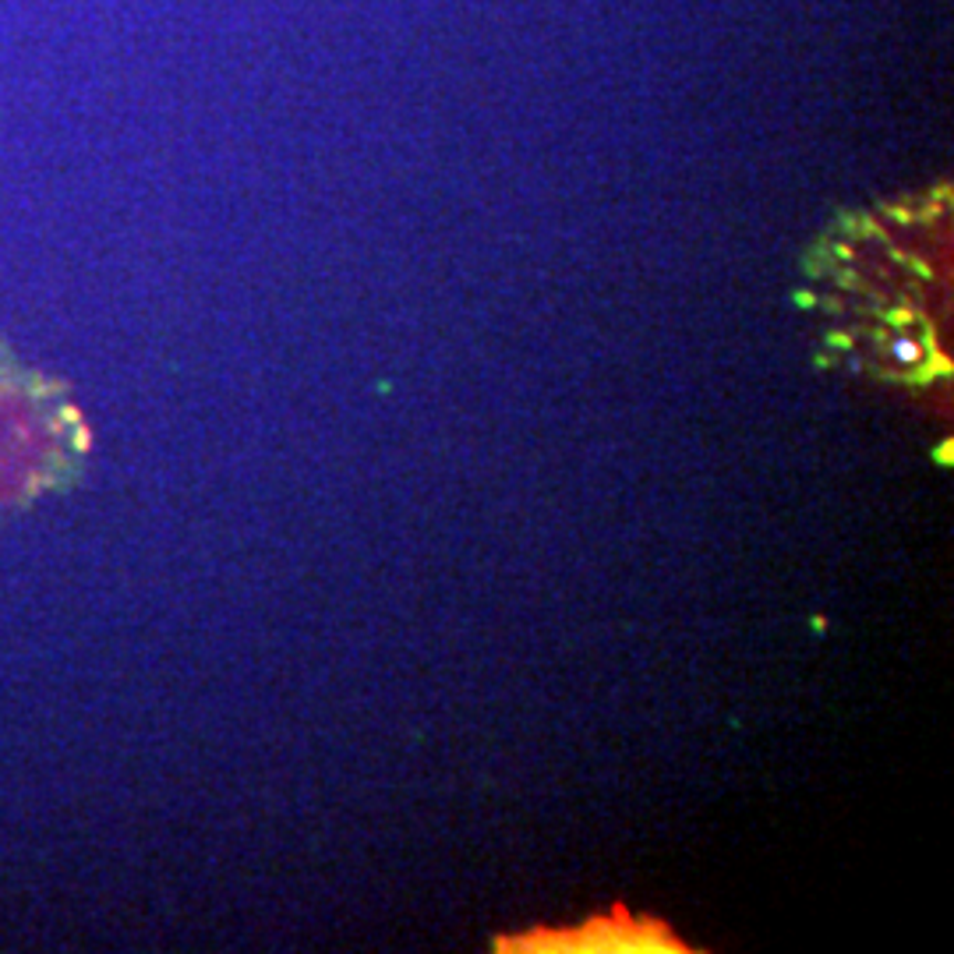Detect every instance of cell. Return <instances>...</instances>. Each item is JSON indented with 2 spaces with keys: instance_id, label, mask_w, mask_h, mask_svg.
<instances>
[{
  "instance_id": "6da1fadb",
  "label": "cell",
  "mask_w": 954,
  "mask_h": 954,
  "mask_svg": "<svg viewBox=\"0 0 954 954\" xmlns=\"http://www.w3.org/2000/svg\"><path fill=\"white\" fill-rule=\"evenodd\" d=\"M894 361H902V365H920L923 361V344L920 339H912V336H898L894 339Z\"/></svg>"
}]
</instances>
